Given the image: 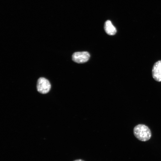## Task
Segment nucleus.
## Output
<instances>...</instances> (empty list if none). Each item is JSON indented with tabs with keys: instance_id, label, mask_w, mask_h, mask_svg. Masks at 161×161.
Returning a JSON list of instances; mask_svg holds the SVG:
<instances>
[{
	"instance_id": "f257e3e1",
	"label": "nucleus",
	"mask_w": 161,
	"mask_h": 161,
	"mask_svg": "<svg viewBox=\"0 0 161 161\" xmlns=\"http://www.w3.org/2000/svg\"><path fill=\"white\" fill-rule=\"evenodd\" d=\"M133 132L135 137L142 141L149 140L151 136L150 129L144 124H140L136 126L134 129Z\"/></svg>"
},
{
	"instance_id": "f03ea898",
	"label": "nucleus",
	"mask_w": 161,
	"mask_h": 161,
	"mask_svg": "<svg viewBox=\"0 0 161 161\" xmlns=\"http://www.w3.org/2000/svg\"><path fill=\"white\" fill-rule=\"evenodd\" d=\"M51 87L49 82L46 78L41 77L38 79L37 89L39 92L43 94H46L49 91Z\"/></svg>"
},
{
	"instance_id": "7ed1b4c3",
	"label": "nucleus",
	"mask_w": 161,
	"mask_h": 161,
	"mask_svg": "<svg viewBox=\"0 0 161 161\" xmlns=\"http://www.w3.org/2000/svg\"><path fill=\"white\" fill-rule=\"evenodd\" d=\"M90 57V54L88 52H79L74 53L72 56V59L76 63L82 64L87 62Z\"/></svg>"
},
{
	"instance_id": "20e7f679",
	"label": "nucleus",
	"mask_w": 161,
	"mask_h": 161,
	"mask_svg": "<svg viewBox=\"0 0 161 161\" xmlns=\"http://www.w3.org/2000/svg\"><path fill=\"white\" fill-rule=\"evenodd\" d=\"M152 75L155 80L161 82V60L154 64L152 69Z\"/></svg>"
},
{
	"instance_id": "39448f33",
	"label": "nucleus",
	"mask_w": 161,
	"mask_h": 161,
	"mask_svg": "<svg viewBox=\"0 0 161 161\" xmlns=\"http://www.w3.org/2000/svg\"><path fill=\"white\" fill-rule=\"evenodd\" d=\"M104 29L106 33L110 35H114L117 32L116 28L110 20H107L106 21Z\"/></svg>"
},
{
	"instance_id": "423d86ee",
	"label": "nucleus",
	"mask_w": 161,
	"mask_h": 161,
	"mask_svg": "<svg viewBox=\"0 0 161 161\" xmlns=\"http://www.w3.org/2000/svg\"><path fill=\"white\" fill-rule=\"evenodd\" d=\"M73 161H84L81 159H78V160H75Z\"/></svg>"
}]
</instances>
